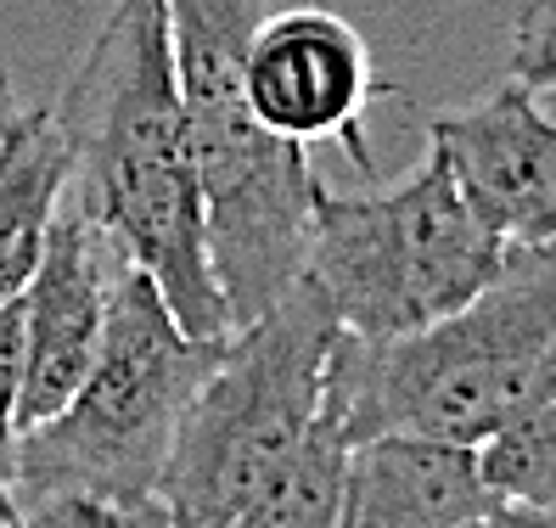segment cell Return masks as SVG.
<instances>
[{"label": "cell", "instance_id": "cell-1", "mask_svg": "<svg viewBox=\"0 0 556 528\" xmlns=\"http://www.w3.org/2000/svg\"><path fill=\"white\" fill-rule=\"evenodd\" d=\"M56 118L74 147L68 203L157 281L191 338H231L180 108L169 0H118L62 85Z\"/></svg>", "mask_w": 556, "mask_h": 528}, {"label": "cell", "instance_id": "cell-2", "mask_svg": "<svg viewBox=\"0 0 556 528\" xmlns=\"http://www.w3.org/2000/svg\"><path fill=\"white\" fill-rule=\"evenodd\" d=\"M556 400V242L511 248L478 299L394 343L338 332L326 405L349 439L428 433L489 444Z\"/></svg>", "mask_w": 556, "mask_h": 528}, {"label": "cell", "instance_id": "cell-3", "mask_svg": "<svg viewBox=\"0 0 556 528\" xmlns=\"http://www.w3.org/2000/svg\"><path fill=\"white\" fill-rule=\"evenodd\" d=\"M258 17V0H169L180 108L231 332L304 281L320 191L309 147L276 136L248 102V40Z\"/></svg>", "mask_w": 556, "mask_h": 528}, {"label": "cell", "instance_id": "cell-4", "mask_svg": "<svg viewBox=\"0 0 556 528\" xmlns=\"http://www.w3.org/2000/svg\"><path fill=\"white\" fill-rule=\"evenodd\" d=\"M225 338H191L141 264H124L108 332L79 393L56 416L23 427L12 501L51 512L68 501L124 506L157 494L180 416L203 388Z\"/></svg>", "mask_w": 556, "mask_h": 528}, {"label": "cell", "instance_id": "cell-5", "mask_svg": "<svg viewBox=\"0 0 556 528\" xmlns=\"http://www.w3.org/2000/svg\"><path fill=\"white\" fill-rule=\"evenodd\" d=\"M338 315L299 281L281 304L225 338L180 416L157 501L180 528H225L265 494L326 416Z\"/></svg>", "mask_w": 556, "mask_h": 528}, {"label": "cell", "instance_id": "cell-6", "mask_svg": "<svg viewBox=\"0 0 556 528\" xmlns=\"http://www.w3.org/2000/svg\"><path fill=\"white\" fill-rule=\"evenodd\" d=\"M506 253L511 242L467 203L450 158L428 141V158L388 191L343 197L320 180L304 281L343 332L394 343L478 299Z\"/></svg>", "mask_w": 556, "mask_h": 528}, {"label": "cell", "instance_id": "cell-7", "mask_svg": "<svg viewBox=\"0 0 556 528\" xmlns=\"http://www.w3.org/2000/svg\"><path fill=\"white\" fill-rule=\"evenodd\" d=\"M377 96H394L377 68L366 35L326 12V7H287L258 17L248 40V102L276 136L287 141H338L359 175H371L366 118Z\"/></svg>", "mask_w": 556, "mask_h": 528}, {"label": "cell", "instance_id": "cell-8", "mask_svg": "<svg viewBox=\"0 0 556 528\" xmlns=\"http://www.w3.org/2000/svg\"><path fill=\"white\" fill-rule=\"evenodd\" d=\"M124 248L74 203H62L40 271L23 287V427L56 416L79 393L108 332Z\"/></svg>", "mask_w": 556, "mask_h": 528}, {"label": "cell", "instance_id": "cell-9", "mask_svg": "<svg viewBox=\"0 0 556 528\" xmlns=\"http://www.w3.org/2000/svg\"><path fill=\"white\" fill-rule=\"evenodd\" d=\"M428 141L450 158L467 203L511 248L556 242V118L529 85H489L478 102L428 118Z\"/></svg>", "mask_w": 556, "mask_h": 528}, {"label": "cell", "instance_id": "cell-10", "mask_svg": "<svg viewBox=\"0 0 556 528\" xmlns=\"http://www.w3.org/2000/svg\"><path fill=\"white\" fill-rule=\"evenodd\" d=\"M495 501L506 494L483 478L478 444L382 433L349 450L343 528H450Z\"/></svg>", "mask_w": 556, "mask_h": 528}, {"label": "cell", "instance_id": "cell-11", "mask_svg": "<svg viewBox=\"0 0 556 528\" xmlns=\"http://www.w3.org/2000/svg\"><path fill=\"white\" fill-rule=\"evenodd\" d=\"M74 147L56 108L17 113L7 147H0V304L23 299L28 276L40 271L46 237L68 203Z\"/></svg>", "mask_w": 556, "mask_h": 528}, {"label": "cell", "instance_id": "cell-12", "mask_svg": "<svg viewBox=\"0 0 556 528\" xmlns=\"http://www.w3.org/2000/svg\"><path fill=\"white\" fill-rule=\"evenodd\" d=\"M349 450H354V439H349L343 416L326 405V416L309 433V444L299 450V461L225 528H343Z\"/></svg>", "mask_w": 556, "mask_h": 528}, {"label": "cell", "instance_id": "cell-13", "mask_svg": "<svg viewBox=\"0 0 556 528\" xmlns=\"http://www.w3.org/2000/svg\"><path fill=\"white\" fill-rule=\"evenodd\" d=\"M478 455H483V478L495 483V494L556 512V400H545L540 411L511 422L506 433L478 444Z\"/></svg>", "mask_w": 556, "mask_h": 528}, {"label": "cell", "instance_id": "cell-14", "mask_svg": "<svg viewBox=\"0 0 556 528\" xmlns=\"http://www.w3.org/2000/svg\"><path fill=\"white\" fill-rule=\"evenodd\" d=\"M23 439V299L0 304V506L12 501V461Z\"/></svg>", "mask_w": 556, "mask_h": 528}, {"label": "cell", "instance_id": "cell-15", "mask_svg": "<svg viewBox=\"0 0 556 528\" xmlns=\"http://www.w3.org/2000/svg\"><path fill=\"white\" fill-rule=\"evenodd\" d=\"M506 74L534 96H556V0H529L511 23Z\"/></svg>", "mask_w": 556, "mask_h": 528}, {"label": "cell", "instance_id": "cell-16", "mask_svg": "<svg viewBox=\"0 0 556 528\" xmlns=\"http://www.w3.org/2000/svg\"><path fill=\"white\" fill-rule=\"evenodd\" d=\"M46 528H180L169 512H163L157 494L147 501H124V506H96V501H68V506H51L35 512Z\"/></svg>", "mask_w": 556, "mask_h": 528}, {"label": "cell", "instance_id": "cell-17", "mask_svg": "<svg viewBox=\"0 0 556 528\" xmlns=\"http://www.w3.org/2000/svg\"><path fill=\"white\" fill-rule=\"evenodd\" d=\"M450 528H556V512L529 506V501H495V506H483V512L450 523Z\"/></svg>", "mask_w": 556, "mask_h": 528}, {"label": "cell", "instance_id": "cell-18", "mask_svg": "<svg viewBox=\"0 0 556 528\" xmlns=\"http://www.w3.org/2000/svg\"><path fill=\"white\" fill-rule=\"evenodd\" d=\"M17 90H12V74H7V62H0V147H7V136H12V124H17Z\"/></svg>", "mask_w": 556, "mask_h": 528}, {"label": "cell", "instance_id": "cell-19", "mask_svg": "<svg viewBox=\"0 0 556 528\" xmlns=\"http://www.w3.org/2000/svg\"><path fill=\"white\" fill-rule=\"evenodd\" d=\"M0 528H46L35 512H23V506H0Z\"/></svg>", "mask_w": 556, "mask_h": 528}]
</instances>
